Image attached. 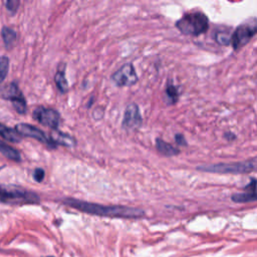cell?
<instances>
[{
	"instance_id": "cell-10",
	"label": "cell",
	"mask_w": 257,
	"mask_h": 257,
	"mask_svg": "<svg viewBox=\"0 0 257 257\" xmlns=\"http://www.w3.org/2000/svg\"><path fill=\"white\" fill-rule=\"evenodd\" d=\"M143 118L141 116V112L139 106L136 104H131L126 108L124 120H122V128L124 130H138L142 126Z\"/></svg>"
},
{
	"instance_id": "cell-3",
	"label": "cell",
	"mask_w": 257,
	"mask_h": 257,
	"mask_svg": "<svg viewBox=\"0 0 257 257\" xmlns=\"http://www.w3.org/2000/svg\"><path fill=\"white\" fill-rule=\"evenodd\" d=\"M40 196L16 186L0 185V202L10 205H24L40 203Z\"/></svg>"
},
{
	"instance_id": "cell-8",
	"label": "cell",
	"mask_w": 257,
	"mask_h": 257,
	"mask_svg": "<svg viewBox=\"0 0 257 257\" xmlns=\"http://www.w3.org/2000/svg\"><path fill=\"white\" fill-rule=\"evenodd\" d=\"M32 116L40 124L48 126L52 130H58L60 122V114L58 110L46 108V106H38L34 110Z\"/></svg>"
},
{
	"instance_id": "cell-23",
	"label": "cell",
	"mask_w": 257,
	"mask_h": 257,
	"mask_svg": "<svg viewBox=\"0 0 257 257\" xmlns=\"http://www.w3.org/2000/svg\"><path fill=\"white\" fill-rule=\"evenodd\" d=\"M175 141L179 146H187V141L182 134H176L175 135Z\"/></svg>"
},
{
	"instance_id": "cell-25",
	"label": "cell",
	"mask_w": 257,
	"mask_h": 257,
	"mask_svg": "<svg viewBox=\"0 0 257 257\" xmlns=\"http://www.w3.org/2000/svg\"><path fill=\"white\" fill-rule=\"evenodd\" d=\"M46 257H54V256H46Z\"/></svg>"
},
{
	"instance_id": "cell-18",
	"label": "cell",
	"mask_w": 257,
	"mask_h": 257,
	"mask_svg": "<svg viewBox=\"0 0 257 257\" xmlns=\"http://www.w3.org/2000/svg\"><path fill=\"white\" fill-rule=\"evenodd\" d=\"M54 82L60 92H66L68 90V84L64 72H58L54 76Z\"/></svg>"
},
{
	"instance_id": "cell-1",
	"label": "cell",
	"mask_w": 257,
	"mask_h": 257,
	"mask_svg": "<svg viewBox=\"0 0 257 257\" xmlns=\"http://www.w3.org/2000/svg\"><path fill=\"white\" fill-rule=\"evenodd\" d=\"M64 204L74 208L80 212L96 215L102 217H110V218H142L145 216V211L139 208L126 207V206H108L102 204H96L90 202H86L74 198H66L62 201Z\"/></svg>"
},
{
	"instance_id": "cell-5",
	"label": "cell",
	"mask_w": 257,
	"mask_h": 257,
	"mask_svg": "<svg viewBox=\"0 0 257 257\" xmlns=\"http://www.w3.org/2000/svg\"><path fill=\"white\" fill-rule=\"evenodd\" d=\"M0 96L8 100H10L14 104V110L18 114H24L26 112V100L24 94L20 90L18 82H10L6 86L2 88V90H0Z\"/></svg>"
},
{
	"instance_id": "cell-16",
	"label": "cell",
	"mask_w": 257,
	"mask_h": 257,
	"mask_svg": "<svg viewBox=\"0 0 257 257\" xmlns=\"http://www.w3.org/2000/svg\"><path fill=\"white\" fill-rule=\"evenodd\" d=\"M2 36L4 38L6 46L8 48H10L14 46V44L16 42L18 36H16V32L12 28H10L8 26H4V28H2Z\"/></svg>"
},
{
	"instance_id": "cell-19",
	"label": "cell",
	"mask_w": 257,
	"mask_h": 257,
	"mask_svg": "<svg viewBox=\"0 0 257 257\" xmlns=\"http://www.w3.org/2000/svg\"><path fill=\"white\" fill-rule=\"evenodd\" d=\"M10 70V58L8 56H0V82H2Z\"/></svg>"
},
{
	"instance_id": "cell-24",
	"label": "cell",
	"mask_w": 257,
	"mask_h": 257,
	"mask_svg": "<svg viewBox=\"0 0 257 257\" xmlns=\"http://www.w3.org/2000/svg\"><path fill=\"white\" fill-rule=\"evenodd\" d=\"M225 138H226V139H228L229 141H231V140L235 139V135H234V134H232V133H230V132H228V133H226V134H225Z\"/></svg>"
},
{
	"instance_id": "cell-21",
	"label": "cell",
	"mask_w": 257,
	"mask_h": 257,
	"mask_svg": "<svg viewBox=\"0 0 257 257\" xmlns=\"http://www.w3.org/2000/svg\"><path fill=\"white\" fill-rule=\"evenodd\" d=\"M20 4V2H18V0H10V2H6V6L8 10L12 14H14L18 12Z\"/></svg>"
},
{
	"instance_id": "cell-22",
	"label": "cell",
	"mask_w": 257,
	"mask_h": 257,
	"mask_svg": "<svg viewBox=\"0 0 257 257\" xmlns=\"http://www.w3.org/2000/svg\"><path fill=\"white\" fill-rule=\"evenodd\" d=\"M44 176H46V172H44V170H42V168H38V169H36L34 172V180H36V182H38V183H40V182L44 181Z\"/></svg>"
},
{
	"instance_id": "cell-12",
	"label": "cell",
	"mask_w": 257,
	"mask_h": 257,
	"mask_svg": "<svg viewBox=\"0 0 257 257\" xmlns=\"http://www.w3.org/2000/svg\"><path fill=\"white\" fill-rule=\"evenodd\" d=\"M50 139L56 146L60 145V146H66V147H74L76 145V140L72 136L58 132V130L56 133H54L52 135Z\"/></svg>"
},
{
	"instance_id": "cell-6",
	"label": "cell",
	"mask_w": 257,
	"mask_h": 257,
	"mask_svg": "<svg viewBox=\"0 0 257 257\" xmlns=\"http://www.w3.org/2000/svg\"><path fill=\"white\" fill-rule=\"evenodd\" d=\"M256 32H257V26H256L255 20L253 24H250V22L243 24L239 26L233 32L230 44H232L234 50H238L239 48H243L251 40V38L255 36Z\"/></svg>"
},
{
	"instance_id": "cell-13",
	"label": "cell",
	"mask_w": 257,
	"mask_h": 257,
	"mask_svg": "<svg viewBox=\"0 0 257 257\" xmlns=\"http://www.w3.org/2000/svg\"><path fill=\"white\" fill-rule=\"evenodd\" d=\"M156 148H157L158 152L165 157L177 156L180 153V151L177 148H175L174 146L166 143L162 139H157L156 140Z\"/></svg>"
},
{
	"instance_id": "cell-14",
	"label": "cell",
	"mask_w": 257,
	"mask_h": 257,
	"mask_svg": "<svg viewBox=\"0 0 257 257\" xmlns=\"http://www.w3.org/2000/svg\"><path fill=\"white\" fill-rule=\"evenodd\" d=\"M0 153L4 156H6L8 159L14 161V162H20L22 161V155L14 147L6 144L4 142L0 141Z\"/></svg>"
},
{
	"instance_id": "cell-9",
	"label": "cell",
	"mask_w": 257,
	"mask_h": 257,
	"mask_svg": "<svg viewBox=\"0 0 257 257\" xmlns=\"http://www.w3.org/2000/svg\"><path fill=\"white\" fill-rule=\"evenodd\" d=\"M16 131L20 135V136H24V137H30V138H34L44 144H46V146H48L50 148H56V146L54 144V142L52 141L50 138H48L44 132H42L40 128H38L36 126L30 124H18L16 126Z\"/></svg>"
},
{
	"instance_id": "cell-7",
	"label": "cell",
	"mask_w": 257,
	"mask_h": 257,
	"mask_svg": "<svg viewBox=\"0 0 257 257\" xmlns=\"http://www.w3.org/2000/svg\"><path fill=\"white\" fill-rule=\"evenodd\" d=\"M112 82L118 88L132 86L137 84L138 76L131 64H126L112 76Z\"/></svg>"
},
{
	"instance_id": "cell-2",
	"label": "cell",
	"mask_w": 257,
	"mask_h": 257,
	"mask_svg": "<svg viewBox=\"0 0 257 257\" xmlns=\"http://www.w3.org/2000/svg\"><path fill=\"white\" fill-rule=\"evenodd\" d=\"M175 26L183 34L198 36L208 30L209 20L203 12H195L183 16Z\"/></svg>"
},
{
	"instance_id": "cell-4",
	"label": "cell",
	"mask_w": 257,
	"mask_h": 257,
	"mask_svg": "<svg viewBox=\"0 0 257 257\" xmlns=\"http://www.w3.org/2000/svg\"><path fill=\"white\" fill-rule=\"evenodd\" d=\"M199 171L207 173H217V174H246L255 171L256 169V159L248 160L245 162L229 163V164H211L202 165L197 168Z\"/></svg>"
},
{
	"instance_id": "cell-20",
	"label": "cell",
	"mask_w": 257,
	"mask_h": 257,
	"mask_svg": "<svg viewBox=\"0 0 257 257\" xmlns=\"http://www.w3.org/2000/svg\"><path fill=\"white\" fill-rule=\"evenodd\" d=\"M231 36L232 34L227 32H215L214 38L217 44L220 46H228L231 42Z\"/></svg>"
},
{
	"instance_id": "cell-15",
	"label": "cell",
	"mask_w": 257,
	"mask_h": 257,
	"mask_svg": "<svg viewBox=\"0 0 257 257\" xmlns=\"http://www.w3.org/2000/svg\"><path fill=\"white\" fill-rule=\"evenodd\" d=\"M256 191H249L246 193H236L231 196V200L235 203H248L256 201Z\"/></svg>"
},
{
	"instance_id": "cell-11",
	"label": "cell",
	"mask_w": 257,
	"mask_h": 257,
	"mask_svg": "<svg viewBox=\"0 0 257 257\" xmlns=\"http://www.w3.org/2000/svg\"><path fill=\"white\" fill-rule=\"evenodd\" d=\"M0 136L12 143H20L22 136L14 130L4 124L0 122Z\"/></svg>"
},
{
	"instance_id": "cell-17",
	"label": "cell",
	"mask_w": 257,
	"mask_h": 257,
	"mask_svg": "<svg viewBox=\"0 0 257 257\" xmlns=\"http://www.w3.org/2000/svg\"><path fill=\"white\" fill-rule=\"evenodd\" d=\"M166 98L168 100V104H173L178 102L179 98V92L177 88L172 84V82H168L167 88H166Z\"/></svg>"
}]
</instances>
